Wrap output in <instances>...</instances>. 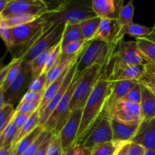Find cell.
<instances>
[{
  "instance_id": "1",
  "label": "cell",
  "mask_w": 155,
  "mask_h": 155,
  "mask_svg": "<svg viewBox=\"0 0 155 155\" xmlns=\"http://www.w3.org/2000/svg\"><path fill=\"white\" fill-rule=\"evenodd\" d=\"M112 82L101 77L83 109L81 124L74 146L83 143L95 124L104 115L106 103Z\"/></svg>"
},
{
  "instance_id": "2",
  "label": "cell",
  "mask_w": 155,
  "mask_h": 155,
  "mask_svg": "<svg viewBox=\"0 0 155 155\" xmlns=\"http://www.w3.org/2000/svg\"><path fill=\"white\" fill-rule=\"evenodd\" d=\"M41 17L47 28L57 24H80L88 18L96 17V15L92 10V2L66 0L56 8H50Z\"/></svg>"
},
{
  "instance_id": "3",
  "label": "cell",
  "mask_w": 155,
  "mask_h": 155,
  "mask_svg": "<svg viewBox=\"0 0 155 155\" xmlns=\"http://www.w3.org/2000/svg\"><path fill=\"white\" fill-rule=\"evenodd\" d=\"M148 61L141 50L136 41H120L117 47L105 68H103V77L111 80L115 75L125 68L134 65H147Z\"/></svg>"
},
{
  "instance_id": "4",
  "label": "cell",
  "mask_w": 155,
  "mask_h": 155,
  "mask_svg": "<svg viewBox=\"0 0 155 155\" xmlns=\"http://www.w3.org/2000/svg\"><path fill=\"white\" fill-rule=\"evenodd\" d=\"M117 45L104 41L93 39L88 43L79 58L77 73L80 74L94 65L103 68L107 66L113 57Z\"/></svg>"
},
{
  "instance_id": "5",
  "label": "cell",
  "mask_w": 155,
  "mask_h": 155,
  "mask_svg": "<svg viewBox=\"0 0 155 155\" xmlns=\"http://www.w3.org/2000/svg\"><path fill=\"white\" fill-rule=\"evenodd\" d=\"M77 74L80 76V80L70 104L71 111L77 109L83 110L84 108L92 91L102 77L103 68L98 64L94 65L82 74Z\"/></svg>"
},
{
  "instance_id": "6",
  "label": "cell",
  "mask_w": 155,
  "mask_h": 155,
  "mask_svg": "<svg viewBox=\"0 0 155 155\" xmlns=\"http://www.w3.org/2000/svg\"><path fill=\"white\" fill-rule=\"evenodd\" d=\"M66 24L52 25L45 29L28 49L19 58L23 62L30 64L37 56L61 42Z\"/></svg>"
},
{
  "instance_id": "7",
  "label": "cell",
  "mask_w": 155,
  "mask_h": 155,
  "mask_svg": "<svg viewBox=\"0 0 155 155\" xmlns=\"http://www.w3.org/2000/svg\"><path fill=\"white\" fill-rule=\"evenodd\" d=\"M79 80H80V76L77 74L75 78L62 98L61 101L58 104L55 110L52 112L48 120L42 127L44 130L51 133L53 136L60 135L64 126L65 125L69 118L71 113L70 104Z\"/></svg>"
},
{
  "instance_id": "8",
  "label": "cell",
  "mask_w": 155,
  "mask_h": 155,
  "mask_svg": "<svg viewBox=\"0 0 155 155\" xmlns=\"http://www.w3.org/2000/svg\"><path fill=\"white\" fill-rule=\"evenodd\" d=\"M45 29V24L42 17H39L33 22L12 28L14 35L13 48L24 46V48L19 51L18 55L14 58H17L22 55L28 49L29 47L36 41V39L42 34Z\"/></svg>"
},
{
  "instance_id": "9",
  "label": "cell",
  "mask_w": 155,
  "mask_h": 155,
  "mask_svg": "<svg viewBox=\"0 0 155 155\" xmlns=\"http://www.w3.org/2000/svg\"><path fill=\"white\" fill-rule=\"evenodd\" d=\"M32 80L33 77L30 64L23 62L21 72L18 74V77L9 86L7 91L4 93L2 92L4 94L5 104H11L14 107L15 105L18 106L24 95L28 91L29 86Z\"/></svg>"
},
{
  "instance_id": "10",
  "label": "cell",
  "mask_w": 155,
  "mask_h": 155,
  "mask_svg": "<svg viewBox=\"0 0 155 155\" xmlns=\"http://www.w3.org/2000/svg\"><path fill=\"white\" fill-rule=\"evenodd\" d=\"M109 142H113L111 120L107 117L103 116L95 124L81 145L92 150L98 145Z\"/></svg>"
},
{
  "instance_id": "11",
  "label": "cell",
  "mask_w": 155,
  "mask_h": 155,
  "mask_svg": "<svg viewBox=\"0 0 155 155\" xmlns=\"http://www.w3.org/2000/svg\"><path fill=\"white\" fill-rule=\"evenodd\" d=\"M42 0H10L5 9L0 13V18L15 13H28L41 17L49 10Z\"/></svg>"
},
{
  "instance_id": "12",
  "label": "cell",
  "mask_w": 155,
  "mask_h": 155,
  "mask_svg": "<svg viewBox=\"0 0 155 155\" xmlns=\"http://www.w3.org/2000/svg\"><path fill=\"white\" fill-rule=\"evenodd\" d=\"M108 117L130 125H139L142 123L140 104L122 100L114 107Z\"/></svg>"
},
{
  "instance_id": "13",
  "label": "cell",
  "mask_w": 155,
  "mask_h": 155,
  "mask_svg": "<svg viewBox=\"0 0 155 155\" xmlns=\"http://www.w3.org/2000/svg\"><path fill=\"white\" fill-rule=\"evenodd\" d=\"M78 60L79 58L77 59V60L73 63V64L71 65V68H70L69 71H68V74H67L66 77H65L63 83H62L61 86V88L59 89V90L58 91L57 93L54 95V97L51 98V101L48 102V104H47L46 107L44 108V110L40 112L39 126H41V127H43L44 124L46 123V121L48 120L49 117L51 116L52 112L55 110L56 107H57L58 104L60 103V101H61L62 98L64 97V94L66 93L67 90L68 89L69 86H71L73 80L75 78L76 74H77V65Z\"/></svg>"
},
{
  "instance_id": "14",
  "label": "cell",
  "mask_w": 155,
  "mask_h": 155,
  "mask_svg": "<svg viewBox=\"0 0 155 155\" xmlns=\"http://www.w3.org/2000/svg\"><path fill=\"white\" fill-rule=\"evenodd\" d=\"M82 114L83 110L81 109L72 110L68 121L59 135L61 139L62 145L65 152L74 147L81 124Z\"/></svg>"
},
{
  "instance_id": "15",
  "label": "cell",
  "mask_w": 155,
  "mask_h": 155,
  "mask_svg": "<svg viewBox=\"0 0 155 155\" xmlns=\"http://www.w3.org/2000/svg\"><path fill=\"white\" fill-rule=\"evenodd\" d=\"M111 87H110V94L107 98L106 103L105 109H104V115L108 117L109 114L115 105L124 100L126 95L130 92V91L137 84L138 81H111Z\"/></svg>"
},
{
  "instance_id": "16",
  "label": "cell",
  "mask_w": 155,
  "mask_h": 155,
  "mask_svg": "<svg viewBox=\"0 0 155 155\" xmlns=\"http://www.w3.org/2000/svg\"><path fill=\"white\" fill-rule=\"evenodd\" d=\"M131 142L141 145L146 151H155V118L139 124Z\"/></svg>"
},
{
  "instance_id": "17",
  "label": "cell",
  "mask_w": 155,
  "mask_h": 155,
  "mask_svg": "<svg viewBox=\"0 0 155 155\" xmlns=\"http://www.w3.org/2000/svg\"><path fill=\"white\" fill-rule=\"evenodd\" d=\"M110 120L113 131V143L117 146H122L124 144L131 142L137 133L139 125L124 124L113 119H110Z\"/></svg>"
},
{
  "instance_id": "18",
  "label": "cell",
  "mask_w": 155,
  "mask_h": 155,
  "mask_svg": "<svg viewBox=\"0 0 155 155\" xmlns=\"http://www.w3.org/2000/svg\"><path fill=\"white\" fill-rule=\"evenodd\" d=\"M124 1L114 0H93L92 8L96 16L101 19H114L117 18L118 13L124 6Z\"/></svg>"
},
{
  "instance_id": "19",
  "label": "cell",
  "mask_w": 155,
  "mask_h": 155,
  "mask_svg": "<svg viewBox=\"0 0 155 155\" xmlns=\"http://www.w3.org/2000/svg\"><path fill=\"white\" fill-rule=\"evenodd\" d=\"M85 48H86V47H85ZM83 51L75 54H61V56L60 58L58 59L57 63H56L54 65V67L47 73L46 86H45V89H46L53 81H54L62 73L64 72V71H66V70L68 69V68H69L77 59H78L79 58H80V54L83 52Z\"/></svg>"
},
{
  "instance_id": "20",
  "label": "cell",
  "mask_w": 155,
  "mask_h": 155,
  "mask_svg": "<svg viewBox=\"0 0 155 155\" xmlns=\"http://www.w3.org/2000/svg\"><path fill=\"white\" fill-rule=\"evenodd\" d=\"M151 31H152V28L133 22L127 25V27L118 30L114 40V43L117 45L118 42L124 39V36L127 34L132 37H135L136 39L148 37L151 33Z\"/></svg>"
},
{
  "instance_id": "21",
  "label": "cell",
  "mask_w": 155,
  "mask_h": 155,
  "mask_svg": "<svg viewBox=\"0 0 155 155\" xmlns=\"http://www.w3.org/2000/svg\"><path fill=\"white\" fill-rule=\"evenodd\" d=\"M142 122L155 118V95L142 86V100L140 103Z\"/></svg>"
},
{
  "instance_id": "22",
  "label": "cell",
  "mask_w": 155,
  "mask_h": 155,
  "mask_svg": "<svg viewBox=\"0 0 155 155\" xmlns=\"http://www.w3.org/2000/svg\"><path fill=\"white\" fill-rule=\"evenodd\" d=\"M117 24L114 19H101V24L94 39L114 43L117 33Z\"/></svg>"
},
{
  "instance_id": "23",
  "label": "cell",
  "mask_w": 155,
  "mask_h": 155,
  "mask_svg": "<svg viewBox=\"0 0 155 155\" xmlns=\"http://www.w3.org/2000/svg\"><path fill=\"white\" fill-rule=\"evenodd\" d=\"M39 16L28 13H15L0 18V27L14 28L18 26L28 24L36 21Z\"/></svg>"
},
{
  "instance_id": "24",
  "label": "cell",
  "mask_w": 155,
  "mask_h": 155,
  "mask_svg": "<svg viewBox=\"0 0 155 155\" xmlns=\"http://www.w3.org/2000/svg\"><path fill=\"white\" fill-rule=\"evenodd\" d=\"M39 121H40V112H39V110L38 109L34 113H33V114L27 120V121L24 124V126L18 130L16 138H15L13 144H12V149H13V151L16 148L18 144L24 137L28 136L36 127H39Z\"/></svg>"
},
{
  "instance_id": "25",
  "label": "cell",
  "mask_w": 155,
  "mask_h": 155,
  "mask_svg": "<svg viewBox=\"0 0 155 155\" xmlns=\"http://www.w3.org/2000/svg\"><path fill=\"white\" fill-rule=\"evenodd\" d=\"M146 71L144 65H134L125 68L115 75L110 81H139Z\"/></svg>"
},
{
  "instance_id": "26",
  "label": "cell",
  "mask_w": 155,
  "mask_h": 155,
  "mask_svg": "<svg viewBox=\"0 0 155 155\" xmlns=\"http://www.w3.org/2000/svg\"><path fill=\"white\" fill-rule=\"evenodd\" d=\"M71 66H70L69 68L64 71V72L62 73V74H61V75L59 76V77L54 80V81H53L52 83H51V84H50L46 89H45V92H44V94H43V97H42V101H41L40 105H39V112L42 111V110H44V108L46 107L47 104H48V102L51 101V98L54 97V95H55V94L57 93L58 91L59 90V89H60L62 83H63L65 77H66L67 74H68V71H69Z\"/></svg>"
},
{
  "instance_id": "27",
  "label": "cell",
  "mask_w": 155,
  "mask_h": 155,
  "mask_svg": "<svg viewBox=\"0 0 155 155\" xmlns=\"http://www.w3.org/2000/svg\"><path fill=\"white\" fill-rule=\"evenodd\" d=\"M82 39H84V38L82 33L80 23V24H67L65 25L63 36L61 41V48L69 43L82 40Z\"/></svg>"
},
{
  "instance_id": "28",
  "label": "cell",
  "mask_w": 155,
  "mask_h": 155,
  "mask_svg": "<svg viewBox=\"0 0 155 155\" xmlns=\"http://www.w3.org/2000/svg\"><path fill=\"white\" fill-rule=\"evenodd\" d=\"M101 22V18L96 16L94 18H88L80 23L82 33L85 40L89 42L93 40L98 32Z\"/></svg>"
},
{
  "instance_id": "29",
  "label": "cell",
  "mask_w": 155,
  "mask_h": 155,
  "mask_svg": "<svg viewBox=\"0 0 155 155\" xmlns=\"http://www.w3.org/2000/svg\"><path fill=\"white\" fill-rule=\"evenodd\" d=\"M135 7L133 1H130L127 5H124L119 11L117 18L116 20L117 24V32L120 29L127 27L130 24L133 23L134 16Z\"/></svg>"
},
{
  "instance_id": "30",
  "label": "cell",
  "mask_w": 155,
  "mask_h": 155,
  "mask_svg": "<svg viewBox=\"0 0 155 155\" xmlns=\"http://www.w3.org/2000/svg\"><path fill=\"white\" fill-rule=\"evenodd\" d=\"M43 127H41V126H39V127H36L31 133H30L28 136L24 137V139L18 144L16 148L14 149L13 155L22 154L27 148H30V147L36 142V140L39 138V136H40L41 133L43 132Z\"/></svg>"
},
{
  "instance_id": "31",
  "label": "cell",
  "mask_w": 155,
  "mask_h": 155,
  "mask_svg": "<svg viewBox=\"0 0 155 155\" xmlns=\"http://www.w3.org/2000/svg\"><path fill=\"white\" fill-rule=\"evenodd\" d=\"M136 39L139 49L147 59L148 64H155V41L148 37L137 38Z\"/></svg>"
},
{
  "instance_id": "32",
  "label": "cell",
  "mask_w": 155,
  "mask_h": 155,
  "mask_svg": "<svg viewBox=\"0 0 155 155\" xmlns=\"http://www.w3.org/2000/svg\"><path fill=\"white\" fill-rule=\"evenodd\" d=\"M54 47H53V48H54ZM53 48H49V49L46 50V51H45L44 52H42V54H40L39 56H37L36 58L33 59V60L30 63V67H31L32 77H33V80L36 79L37 77H39V76H41L44 73L48 55H49L50 52H51Z\"/></svg>"
},
{
  "instance_id": "33",
  "label": "cell",
  "mask_w": 155,
  "mask_h": 155,
  "mask_svg": "<svg viewBox=\"0 0 155 155\" xmlns=\"http://www.w3.org/2000/svg\"><path fill=\"white\" fill-rule=\"evenodd\" d=\"M12 66L6 77L5 80H4L2 83L0 84V92H5L9 86L12 84L15 79L18 77V74L21 72V68H22L23 61L21 58H13L12 59Z\"/></svg>"
},
{
  "instance_id": "34",
  "label": "cell",
  "mask_w": 155,
  "mask_h": 155,
  "mask_svg": "<svg viewBox=\"0 0 155 155\" xmlns=\"http://www.w3.org/2000/svg\"><path fill=\"white\" fill-rule=\"evenodd\" d=\"M18 130V128L12 120L5 130L0 133V148H12V144L16 138Z\"/></svg>"
},
{
  "instance_id": "35",
  "label": "cell",
  "mask_w": 155,
  "mask_h": 155,
  "mask_svg": "<svg viewBox=\"0 0 155 155\" xmlns=\"http://www.w3.org/2000/svg\"><path fill=\"white\" fill-rule=\"evenodd\" d=\"M15 114L16 108L11 104H6L3 108L0 109V133H2L13 120Z\"/></svg>"
},
{
  "instance_id": "36",
  "label": "cell",
  "mask_w": 155,
  "mask_h": 155,
  "mask_svg": "<svg viewBox=\"0 0 155 155\" xmlns=\"http://www.w3.org/2000/svg\"><path fill=\"white\" fill-rule=\"evenodd\" d=\"M64 153L60 136H53L47 148L45 155H64Z\"/></svg>"
},
{
  "instance_id": "37",
  "label": "cell",
  "mask_w": 155,
  "mask_h": 155,
  "mask_svg": "<svg viewBox=\"0 0 155 155\" xmlns=\"http://www.w3.org/2000/svg\"><path fill=\"white\" fill-rule=\"evenodd\" d=\"M121 146H117L113 142L98 145L92 150V155H115Z\"/></svg>"
},
{
  "instance_id": "38",
  "label": "cell",
  "mask_w": 155,
  "mask_h": 155,
  "mask_svg": "<svg viewBox=\"0 0 155 155\" xmlns=\"http://www.w3.org/2000/svg\"><path fill=\"white\" fill-rule=\"evenodd\" d=\"M62 54V48H61V44L59 42L58 45H56L54 48H52L51 51L50 52L49 55H48V60H47L46 65H45V71L44 73L47 74L51 68L54 67V65L57 63L58 59Z\"/></svg>"
},
{
  "instance_id": "39",
  "label": "cell",
  "mask_w": 155,
  "mask_h": 155,
  "mask_svg": "<svg viewBox=\"0 0 155 155\" xmlns=\"http://www.w3.org/2000/svg\"><path fill=\"white\" fill-rule=\"evenodd\" d=\"M91 42V41H90ZM89 41H86L85 39L82 40L76 41V42H71L62 48V54H75L80 52L85 48V47L89 43Z\"/></svg>"
},
{
  "instance_id": "40",
  "label": "cell",
  "mask_w": 155,
  "mask_h": 155,
  "mask_svg": "<svg viewBox=\"0 0 155 155\" xmlns=\"http://www.w3.org/2000/svg\"><path fill=\"white\" fill-rule=\"evenodd\" d=\"M47 74L43 73L41 76L37 77L35 80H33L29 86L28 91L34 92H40L42 91L45 90L46 86Z\"/></svg>"
},
{
  "instance_id": "41",
  "label": "cell",
  "mask_w": 155,
  "mask_h": 155,
  "mask_svg": "<svg viewBox=\"0 0 155 155\" xmlns=\"http://www.w3.org/2000/svg\"><path fill=\"white\" fill-rule=\"evenodd\" d=\"M139 83L149 89L153 94L155 95V75L148 70L145 71L142 77L139 80Z\"/></svg>"
},
{
  "instance_id": "42",
  "label": "cell",
  "mask_w": 155,
  "mask_h": 155,
  "mask_svg": "<svg viewBox=\"0 0 155 155\" xmlns=\"http://www.w3.org/2000/svg\"><path fill=\"white\" fill-rule=\"evenodd\" d=\"M124 101L139 104L142 100V85L138 83L124 98Z\"/></svg>"
},
{
  "instance_id": "43",
  "label": "cell",
  "mask_w": 155,
  "mask_h": 155,
  "mask_svg": "<svg viewBox=\"0 0 155 155\" xmlns=\"http://www.w3.org/2000/svg\"><path fill=\"white\" fill-rule=\"evenodd\" d=\"M0 33H1L2 39L4 41L8 49H13L14 35L12 28L0 27Z\"/></svg>"
},
{
  "instance_id": "44",
  "label": "cell",
  "mask_w": 155,
  "mask_h": 155,
  "mask_svg": "<svg viewBox=\"0 0 155 155\" xmlns=\"http://www.w3.org/2000/svg\"><path fill=\"white\" fill-rule=\"evenodd\" d=\"M51 133L48 132L47 130H44L43 132L40 134V136H39L37 139L36 140V142L31 145L29 148H27L24 153L21 155H34L35 153L36 152V151L38 150V148H39V146L41 145V144L43 142V141L49 136V134Z\"/></svg>"
},
{
  "instance_id": "45",
  "label": "cell",
  "mask_w": 155,
  "mask_h": 155,
  "mask_svg": "<svg viewBox=\"0 0 155 155\" xmlns=\"http://www.w3.org/2000/svg\"><path fill=\"white\" fill-rule=\"evenodd\" d=\"M40 105L39 102L30 103V102H20L16 107L17 113H34L36 110H38Z\"/></svg>"
},
{
  "instance_id": "46",
  "label": "cell",
  "mask_w": 155,
  "mask_h": 155,
  "mask_svg": "<svg viewBox=\"0 0 155 155\" xmlns=\"http://www.w3.org/2000/svg\"><path fill=\"white\" fill-rule=\"evenodd\" d=\"M45 90L42 91L40 92H30V91H27L21 100L20 102H30V103H35V102H39L41 103V101L43 97V94Z\"/></svg>"
},
{
  "instance_id": "47",
  "label": "cell",
  "mask_w": 155,
  "mask_h": 155,
  "mask_svg": "<svg viewBox=\"0 0 155 155\" xmlns=\"http://www.w3.org/2000/svg\"><path fill=\"white\" fill-rule=\"evenodd\" d=\"M33 114L31 113H17L15 114V117H14L13 122L15 123V124L16 125V127H18V130L21 128V127L24 126V124H25L27 121V120L30 117V116Z\"/></svg>"
},
{
  "instance_id": "48",
  "label": "cell",
  "mask_w": 155,
  "mask_h": 155,
  "mask_svg": "<svg viewBox=\"0 0 155 155\" xmlns=\"http://www.w3.org/2000/svg\"><path fill=\"white\" fill-rule=\"evenodd\" d=\"M146 152V149L142 146L130 142L127 155H145Z\"/></svg>"
},
{
  "instance_id": "49",
  "label": "cell",
  "mask_w": 155,
  "mask_h": 155,
  "mask_svg": "<svg viewBox=\"0 0 155 155\" xmlns=\"http://www.w3.org/2000/svg\"><path fill=\"white\" fill-rule=\"evenodd\" d=\"M53 136V135L51 133H50L49 136L43 141L41 145L39 146V148H38V150L36 151V152L35 153L34 155H45L46 154V151L47 148H48V145L50 143V141H51V137Z\"/></svg>"
},
{
  "instance_id": "50",
  "label": "cell",
  "mask_w": 155,
  "mask_h": 155,
  "mask_svg": "<svg viewBox=\"0 0 155 155\" xmlns=\"http://www.w3.org/2000/svg\"><path fill=\"white\" fill-rule=\"evenodd\" d=\"M12 64H13V62L12 61L8 64H7L6 66H5L4 68H2L1 69V71H0V84L4 82V80H5L6 77H7L8 74L11 68H12Z\"/></svg>"
},
{
  "instance_id": "51",
  "label": "cell",
  "mask_w": 155,
  "mask_h": 155,
  "mask_svg": "<svg viewBox=\"0 0 155 155\" xmlns=\"http://www.w3.org/2000/svg\"><path fill=\"white\" fill-rule=\"evenodd\" d=\"M75 155H92V150L89 149L83 145H77Z\"/></svg>"
},
{
  "instance_id": "52",
  "label": "cell",
  "mask_w": 155,
  "mask_h": 155,
  "mask_svg": "<svg viewBox=\"0 0 155 155\" xmlns=\"http://www.w3.org/2000/svg\"><path fill=\"white\" fill-rule=\"evenodd\" d=\"M130 142L123 145L122 146L118 149L117 152L116 153V154L115 155H127V153L129 149V147H130Z\"/></svg>"
},
{
  "instance_id": "53",
  "label": "cell",
  "mask_w": 155,
  "mask_h": 155,
  "mask_svg": "<svg viewBox=\"0 0 155 155\" xmlns=\"http://www.w3.org/2000/svg\"><path fill=\"white\" fill-rule=\"evenodd\" d=\"M13 152V149L11 148H0V155H11Z\"/></svg>"
},
{
  "instance_id": "54",
  "label": "cell",
  "mask_w": 155,
  "mask_h": 155,
  "mask_svg": "<svg viewBox=\"0 0 155 155\" xmlns=\"http://www.w3.org/2000/svg\"><path fill=\"white\" fill-rule=\"evenodd\" d=\"M10 0H0V13L5 9Z\"/></svg>"
},
{
  "instance_id": "55",
  "label": "cell",
  "mask_w": 155,
  "mask_h": 155,
  "mask_svg": "<svg viewBox=\"0 0 155 155\" xmlns=\"http://www.w3.org/2000/svg\"><path fill=\"white\" fill-rule=\"evenodd\" d=\"M145 68L146 70H148V71L152 73L154 75H155V64H148L147 65H145Z\"/></svg>"
},
{
  "instance_id": "56",
  "label": "cell",
  "mask_w": 155,
  "mask_h": 155,
  "mask_svg": "<svg viewBox=\"0 0 155 155\" xmlns=\"http://www.w3.org/2000/svg\"><path fill=\"white\" fill-rule=\"evenodd\" d=\"M5 101L4 94L2 92H0V109L3 108L4 106L5 105Z\"/></svg>"
},
{
  "instance_id": "57",
  "label": "cell",
  "mask_w": 155,
  "mask_h": 155,
  "mask_svg": "<svg viewBox=\"0 0 155 155\" xmlns=\"http://www.w3.org/2000/svg\"><path fill=\"white\" fill-rule=\"evenodd\" d=\"M76 149H77V146L73 147V148H71V149L67 151L66 152L64 153V155H75Z\"/></svg>"
},
{
  "instance_id": "58",
  "label": "cell",
  "mask_w": 155,
  "mask_h": 155,
  "mask_svg": "<svg viewBox=\"0 0 155 155\" xmlns=\"http://www.w3.org/2000/svg\"><path fill=\"white\" fill-rule=\"evenodd\" d=\"M148 38H149L150 39H151V40L155 41V27H153L152 31H151V33L150 34V36H148Z\"/></svg>"
},
{
  "instance_id": "59",
  "label": "cell",
  "mask_w": 155,
  "mask_h": 155,
  "mask_svg": "<svg viewBox=\"0 0 155 155\" xmlns=\"http://www.w3.org/2000/svg\"><path fill=\"white\" fill-rule=\"evenodd\" d=\"M145 155H155V151H147Z\"/></svg>"
},
{
  "instance_id": "60",
  "label": "cell",
  "mask_w": 155,
  "mask_h": 155,
  "mask_svg": "<svg viewBox=\"0 0 155 155\" xmlns=\"http://www.w3.org/2000/svg\"><path fill=\"white\" fill-rule=\"evenodd\" d=\"M11 155H13V152H12V154H11Z\"/></svg>"
},
{
  "instance_id": "61",
  "label": "cell",
  "mask_w": 155,
  "mask_h": 155,
  "mask_svg": "<svg viewBox=\"0 0 155 155\" xmlns=\"http://www.w3.org/2000/svg\"><path fill=\"white\" fill-rule=\"evenodd\" d=\"M154 27H155V24H154Z\"/></svg>"
}]
</instances>
